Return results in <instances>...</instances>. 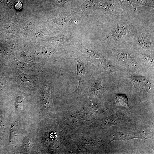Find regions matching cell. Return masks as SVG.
<instances>
[{"label": "cell", "instance_id": "cell-19", "mask_svg": "<svg viewBox=\"0 0 154 154\" xmlns=\"http://www.w3.org/2000/svg\"><path fill=\"white\" fill-rule=\"evenodd\" d=\"M43 93L40 102V109L44 111H51L54 108L50 86L47 85L44 87Z\"/></svg>", "mask_w": 154, "mask_h": 154}, {"label": "cell", "instance_id": "cell-22", "mask_svg": "<svg viewBox=\"0 0 154 154\" xmlns=\"http://www.w3.org/2000/svg\"><path fill=\"white\" fill-rule=\"evenodd\" d=\"M133 8L138 6H145L154 8L153 0H131Z\"/></svg>", "mask_w": 154, "mask_h": 154}, {"label": "cell", "instance_id": "cell-5", "mask_svg": "<svg viewBox=\"0 0 154 154\" xmlns=\"http://www.w3.org/2000/svg\"><path fill=\"white\" fill-rule=\"evenodd\" d=\"M153 123L145 130L137 131L115 132L109 131L106 140L107 146L112 141L115 140L127 141L135 138L146 139L153 138Z\"/></svg>", "mask_w": 154, "mask_h": 154}, {"label": "cell", "instance_id": "cell-8", "mask_svg": "<svg viewBox=\"0 0 154 154\" xmlns=\"http://www.w3.org/2000/svg\"><path fill=\"white\" fill-rule=\"evenodd\" d=\"M127 77L133 84L135 95L140 102L145 100L147 96L151 83L146 76H134L127 75Z\"/></svg>", "mask_w": 154, "mask_h": 154}, {"label": "cell", "instance_id": "cell-20", "mask_svg": "<svg viewBox=\"0 0 154 154\" xmlns=\"http://www.w3.org/2000/svg\"><path fill=\"white\" fill-rule=\"evenodd\" d=\"M104 88L102 85L101 80L96 78L91 83L90 86L89 94L93 97L100 96L103 93Z\"/></svg>", "mask_w": 154, "mask_h": 154}, {"label": "cell", "instance_id": "cell-24", "mask_svg": "<svg viewBox=\"0 0 154 154\" xmlns=\"http://www.w3.org/2000/svg\"><path fill=\"white\" fill-rule=\"evenodd\" d=\"M23 98L21 97H19L17 99L15 104V107L16 110L19 112L22 109L23 106Z\"/></svg>", "mask_w": 154, "mask_h": 154}, {"label": "cell", "instance_id": "cell-4", "mask_svg": "<svg viewBox=\"0 0 154 154\" xmlns=\"http://www.w3.org/2000/svg\"><path fill=\"white\" fill-rule=\"evenodd\" d=\"M154 23L139 25L132 40L136 46L143 50H154Z\"/></svg>", "mask_w": 154, "mask_h": 154}, {"label": "cell", "instance_id": "cell-14", "mask_svg": "<svg viewBox=\"0 0 154 154\" xmlns=\"http://www.w3.org/2000/svg\"><path fill=\"white\" fill-rule=\"evenodd\" d=\"M76 1L74 0H43V5L44 13L60 7L71 10L74 7Z\"/></svg>", "mask_w": 154, "mask_h": 154}, {"label": "cell", "instance_id": "cell-13", "mask_svg": "<svg viewBox=\"0 0 154 154\" xmlns=\"http://www.w3.org/2000/svg\"><path fill=\"white\" fill-rule=\"evenodd\" d=\"M11 16L13 22L26 33L28 37L38 21V18L24 17L20 14H15Z\"/></svg>", "mask_w": 154, "mask_h": 154}, {"label": "cell", "instance_id": "cell-17", "mask_svg": "<svg viewBox=\"0 0 154 154\" xmlns=\"http://www.w3.org/2000/svg\"><path fill=\"white\" fill-rule=\"evenodd\" d=\"M66 59H72L76 60L77 62L76 73L78 85L74 92H79L84 86L87 72L86 65L78 57L67 58Z\"/></svg>", "mask_w": 154, "mask_h": 154}, {"label": "cell", "instance_id": "cell-10", "mask_svg": "<svg viewBox=\"0 0 154 154\" xmlns=\"http://www.w3.org/2000/svg\"><path fill=\"white\" fill-rule=\"evenodd\" d=\"M133 121L132 117L128 112L121 109L105 118L103 120L102 124L105 128H108L112 126L131 123Z\"/></svg>", "mask_w": 154, "mask_h": 154}, {"label": "cell", "instance_id": "cell-6", "mask_svg": "<svg viewBox=\"0 0 154 154\" xmlns=\"http://www.w3.org/2000/svg\"><path fill=\"white\" fill-rule=\"evenodd\" d=\"M83 39L82 38L79 41L77 49L88 56L98 65L103 68L116 77V71L114 66L100 52L95 49H89L85 47L82 43Z\"/></svg>", "mask_w": 154, "mask_h": 154}, {"label": "cell", "instance_id": "cell-11", "mask_svg": "<svg viewBox=\"0 0 154 154\" xmlns=\"http://www.w3.org/2000/svg\"><path fill=\"white\" fill-rule=\"evenodd\" d=\"M111 54L117 60L126 66L130 68L137 66V63L131 50L114 48L111 50Z\"/></svg>", "mask_w": 154, "mask_h": 154}, {"label": "cell", "instance_id": "cell-9", "mask_svg": "<svg viewBox=\"0 0 154 154\" xmlns=\"http://www.w3.org/2000/svg\"><path fill=\"white\" fill-rule=\"evenodd\" d=\"M60 32L48 23L39 19L28 37L30 41L33 42L39 37L54 35Z\"/></svg>", "mask_w": 154, "mask_h": 154}, {"label": "cell", "instance_id": "cell-18", "mask_svg": "<svg viewBox=\"0 0 154 154\" xmlns=\"http://www.w3.org/2000/svg\"><path fill=\"white\" fill-rule=\"evenodd\" d=\"M1 36L14 50L20 49L24 44L25 42H26L18 36L13 34H3Z\"/></svg>", "mask_w": 154, "mask_h": 154}, {"label": "cell", "instance_id": "cell-12", "mask_svg": "<svg viewBox=\"0 0 154 154\" xmlns=\"http://www.w3.org/2000/svg\"><path fill=\"white\" fill-rule=\"evenodd\" d=\"M98 6L99 17L102 14H107L116 18L123 13L119 3L116 0H101Z\"/></svg>", "mask_w": 154, "mask_h": 154}, {"label": "cell", "instance_id": "cell-23", "mask_svg": "<svg viewBox=\"0 0 154 154\" xmlns=\"http://www.w3.org/2000/svg\"><path fill=\"white\" fill-rule=\"evenodd\" d=\"M22 141L24 147L27 150L30 149L32 146L33 141L30 135L24 137Z\"/></svg>", "mask_w": 154, "mask_h": 154}, {"label": "cell", "instance_id": "cell-16", "mask_svg": "<svg viewBox=\"0 0 154 154\" xmlns=\"http://www.w3.org/2000/svg\"><path fill=\"white\" fill-rule=\"evenodd\" d=\"M32 47L34 53L41 59H48L59 56L61 54L56 49L45 47L35 43L33 44Z\"/></svg>", "mask_w": 154, "mask_h": 154}, {"label": "cell", "instance_id": "cell-7", "mask_svg": "<svg viewBox=\"0 0 154 154\" xmlns=\"http://www.w3.org/2000/svg\"><path fill=\"white\" fill-rule=\"evenodd\" d=\"M101 0H84L82 3L71 11L89 21L99 17L98 4Z\"/></svg>", "mask_w": 154, "mask_h": 154}, {"label": "cell", "instance_id": "cell-25", "mask_svg": "<svg viewBox=\"0 0 154 154\" xmlns=\"http://www.w3.org/2000/svg\"><path fill=\"white\" fill-rule=\"evenodd\" d=\"M11 138H12V140L17 136L18 131L15 124H13L11 127Z\"/></svg>", "mask_w": 154, "mask_h": 154}, {"label": "cell", "instance_id": "cell-1", "mask_svg": "<svg viewBox=\"0 0 154 154\" xmlns=\"http://www.w3.org/2000/svg\"><path fill=\"white\" fill-rule=\"evenodd\" d=\"M139 25L137 16L129 12L115 18L112 24L102 35V38L110 46H117L132 41Z\"/></svg>", "mask_w": 154, "mask_h": 154}, {"label": "cell", "instance_id": "cell-2", "mask_svg": "<svg viewBox=\"0 0 154 154\" xmlns=\"http://www.w3.org/2000/svg\"><path fill=\"white\" fill-rule=\"evenodd\" d=\"M41 19L60 32L67 31L82 32L88 22L84 17L64 7L45 13Z\"/></svg>", "mask_w": 154, "mask_h": 154}, {"label": "cell", "instance_id": "cell-15", "mask_svg": "<svg viewBox=\"0 0 154 154\" xmlns=\"http://www.w3.org/2000/svg\"><path fill=\"white\" fill-rule=\"evenodd\" d=\"M1 28L2 30L8 33L18 36L25 42L30 41L27 34L22 31L12 21L11 15H10L6 17Z\"/></svg>", "mask_w": 154, "mask_h": 154}, {"label": "cell", "instance_id": "cell-21", "mask_svg": "<svg viewBox=\"0 0 154 154\" xmlns=\"http://www.w3.org/2000/svg\"><path fill=\"white\" fill-rule=\"evenodd\" d=\"M116 103L113 106H122L128 109L130 108L128 103V98L126 95L123 94H119L116 95Z\"/></svg>", "mask_w": 154, "mask_h": 154}, {"label": "cell", "instance_id": "cell-3", "mask_svg": "<svg viewBox=\"0 0 154 154\" xmlns=\"http://www.w3.org/2000/svg\"><path fill=\"white\" fill-rule=\"evenodd\" d=\"M81 31H67L42 37L40 40L54 46L61 53H67L77 48L78 43L83 38Z\"/></svg>", "mask_w": 154, "mask_h": 154}]
</instances>
